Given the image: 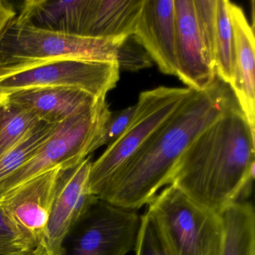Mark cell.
Returning a JSON list of instances; mask_svg holds the SVG:
<instances>
[{"label": "cell", "instance_id": "484cf974", "mask_svg": "<svg viewBox=\"0 0 255 255\" xmlns=\"http://www.w3.org/2000/svg\"><path fill=\"white\" fill-rule=\"evenodd\" d=\"M16 15L17 12L10 2L0 0V41L5 27Z\"/></svg>", "mask_w": 255, "mask_h": 255}, {"label": "cell", "instance_id": "ac0fdd59", "mask_svg": "<svg viewBox=\"0 0 255 255\" xmlns=\"http://www.w3.org/2000/svg\"><path fill=\"white\" fill-rule=\"evenodd\" d=\"M41 121L34 113L6 101L0 102V156L18 143Z\"/></svg>", "mask_w": 255, "mask_h": 255}, {"label": "cell", "instance_id": "e0dca14e", "mask_svg": "<svg viewBox=\"0 0 255 255\" xmlns=\"http://www.w3.org/2000/svg\"><path fill=\"white\" fill-rule=\"evenodd\" d=\"M220 245L217 255H255V212L249 201L233 203L220 213Z\"/></svg>", "mask_w": 255, "mask_h": 255}, {"label": "cell", "instance_id": "d4e9b609", "mask_svg": "<svg viewBox=\"0 0 255 255\" xmlns=\"http://www.w3.org/2000/svg\"><path fill=\"white\" fill-rule=\"evenodd\" d=\"M32 249L11 219L0 210V255Z\"/></svg>", "mask_w": 255, "mask_h": 255}, {"label": "cell", "instance_id": "603a6c76", "mask_svg": "<svg viewBox=\"0 0 255 255\" xmlns=\"http://www.w3.org/2000/svg\"><path fill=\"white\" fill-rule=\"evenodd\" d=\"M136 106L128 107L121 111L111 113L110 118L95 137L91 146V153L104 145L108 146L116 141L126 130L135 115Z\"/></svg>", "mask_w": 255, "mask_h": 255}, {"label": "cell", "instance_id": "ba28073f", "mask_svg": "<svg viewBox=\"0 0 255 255\" xmlns=\"http://www.w3.org/2000/svg\"><path fill=\"white\" fill-rule=\"evenodd\" d=\"M141 216L98 199L77 222L62 255H127L134 250Z\"/></svg>", "mask_w": 255, "mask_h": 255}, {"label": "cell", "instance_id": "6da1fadb", "mask_svg": "<svg viewBox=\"0 0 255 255\" xmlns=\"http://www.w3.org/2000/svg\"><path fill=\"white\" fill-rule=\"evenodd\" d=\"M239 107L229 85L219 78L192 93L120 167L99 199L137 210L156 196L170 179L192 141L224 115Z\"/></svg>", "mask_w": 255, "mask_h": 255}, {"label": "cell", "instance_id": "52a82bcc", "mask_svg": "<svg viewBox=\"0 0 255 255\" xmlns=\"http://www.w3.org/2000/svg\"><path fill=\"white\" fill-rule=\"evenodd\" d=\"M120 77L119 65L81 59H58L29 65L0 77V101L10 94L37 88L80 89L106 99Z\"/></svg>", "mask_w": 255, "mask_h": 255}, {"label": "cell", "instance_id": "4fadbf2b", "mask_svg": "<svg viewBox=\"0 0 255 255\" xmlns=\"http://www.w3.org/2000/svg\"><path fill=\"white\" fill-rule=\"evenodd\" d=\"M234 35V65L230 84L251 129L255 130V32L243 10L228 2Z\"/></svg>", "mask_w": 255, "mask_h": 255}, {"label": "cell", "instance_id": "2e32d148", "mask_svg": "<svg viewBox=\"0 0 255 255\" xmlns=\"http://www.w3.org/2000/svg\"><path fill=\"white\" fill-rule=\"evenodd\" d=\"M144 0H91L84 36L126 39L133 35Z\"/></svg>", "mask_w": 255, "mask_h": 255}, {"label": "cell", "instance_id": "5bb4252c", "mask_svg": "<svg viewBox=\"0 0 255 255\" xmlns=\"http://www.w3.org/2000/svg\"><path fill=\"white\" fill-rule=\"evenodd\" d=\"M100 101L80 89L53 87L18 91L10 94L0 102L6 101L26 109L41 122L59 124L93 108Z\"/></svg>", "mask_w": 255, "mask_h": 255}, {"label": "cell", "instance_id": "7a4b0ae2", "mask_svg": "<svg viewBox=\"0 0 255 255\" xmlns=\"http://www.w3.org/2000/svg\"><path fill=\"white\" fill-rule=\"evenodd\" d=\"M255 132L240 107L230 110L186 147L169 184L219 214L249 194L255 179Z\"/></svg>", "mask_w": 255, "mask_h": 255}, {"label": "cell", "instance_id": "d6986e66", "mask_svg": "<svg viewBox=\"0 0 255 255\" xmlns=\"http://www.w3.org/2000/svg\"><path fill=\"white\" fill-rule=\"evenodd\" d=\"M228 0H217L216 5V77L231 84L234 65V35L228 11Z\"/></svg>", "mask_w": 255, "mask_h": 255}, {"label": "cell", "instance_id": "4316f807", "mask_svg": "<svg viewBox=\"0 0 255 255\" xmlns=\"http://www.w3.org/2000/svg\"><path fill=\"white\" fill-rule=\"evenodd\" d=\"M7 255H35L34 253L33 249H26V250H22L20 252H14V253L9 254Z\"/></svg>", "mask_w": 255, "mask_h": 255}, {"label": "cell", "instance_id": "9c48e42d", "mask_svg": "<svg viewBox=\"0 0 255 255\" xmlns=\"http://www.w3.org/2000/svg\"><path fill=\"white\" fill-rule=\"evenodd\" d=\"M92 163L89 156L77 166L61 173L47 231L34 250L35 255H62L71 230L99 199L89 186Z\"/></svg>", "mask_w": 255, "mask_h": 255}, {"label": "cell", "instance_id": "8992f818", "mask_svg": "<svg viewBox=\"0 0 255 255\" xmlns=\"http://www.w3.org/2000/svg\"><path fill=\"white\" fill-rule=\"evenodd\" d=\"M193 92L189 88L159 86L140 94L130 125L92 162L89 186L97 198L120 167L167 120Z\"/></svg>", "mask_w": 255, "mask_h": 255}, {"label": "cell", "instance_id": "30bf717a", "mask_svg": "<svg viewBox=\"0 0 255 255\" xmlns=\"http://www.w3.org/2000/svg\"><path fill=\"white\" fill-rule=\"evenodd\" d=\"M62 171L61 167L51 168L0 198V210L11 219L33 250L45 235Z\"/></svg>", "mask_w": 255, "mask_h": 255}, {"label": "cell", "instance_id": "ffe728a7", "mask_svg": "<svg viewBox=\"0 0 255 255\" xmlns=\"http://www.w3.org/2000/svg\"><path fill=\"white\" fill-rule=\"evenodd\" d=\"M59 124L41 122L18 143L0 156V181L30 159L54 132Z\"/></svg>", "mask_w": 255, "mask_h": 255}, {"label": "cell", "instance_id": "5b68a950", "mask_svg": "<svg viewBox=\"0 0 255 255\" xmlns=\"http://www.w3.org/2000/svg\"><path fill=\"white\" fill-rule=\"evenodd\" d=\"M111 113L106 99L101 100L93 108L59 123L30 159L0 181V198L51 168L68 170L77 166L91 154L92 142Z\"/></svg>", "mask_w": 255, "mask_h": 255}, {"label": "cell", "instance_id": "3957f363", "mask_svg": "<svg viewBox=\"0 0 255 255\" xmlns=\"http://www.w3.org/2000/svg\"><path fill=\"white\" fill-rule=\"evenodd\" d=\"M125 40L58 33L19 23L14 18L0 41V77L58 59L118 64L119 47Z\"/></svg>", "mask_w": 255, "mask_h": 255}, {"label": "cell", "instance_id": "7402d4cb", "mask_svg": "<svg viewBox=\"0 0 255 255\" xmlns=\"http://www.w3.org/2000/svg\"><path fill=\"white\" fill-rule=\"evenodd\" d=\"M135 255H171L148 213L141 216Z\"/></svg>", "mask_w": 255, "mask_h": 255}, {"label": "cell", "instance_id": "44dd1931", "mask_svg": "<svg viewBox=\"0 0 255 255\" xmlns=\"http://www.w3.org/2000/svg\"><path fill=\"white\" fill-rule=\"evenodd\" d=\"M195 17L206 59L216 73V5L217 0H193Z\"/></svg>", "mask_w": 255, "mask_h": 255}, {"label": "cell", "instance_id": "8fae6325", "mask_svg": "<svg viewBox=\"0 0 255 255\" xmlns=\"http://www.w3.org/2000/svg\"><path fill=\"white\" fill-rule=\"evenodd\" d=\"M133 37L161 72L177 77L174 0H144Z\"/></svg>", "mask_w": 255, "mask_h": 255}, {"label": "cell", "instance_id": "277c9868", "mask_svg": "<svg viewBox=\"0 0 255 255\" xmlns=\"http://www.w3.org/2000/svg\"><path fill=\"white\" fill-rule=\"evenodd\" d=\"M153 220L171 255H217L220 216L191 199L172 184L148 203Z\"/></svg>", "mask_w": 255, "mask_h": 255}, {"label": "cell", "instance_id": "9a60e30c", "mask_svg": "<svg viewBox=\"0 0 255 255\" xmlns=\"http://www.w3.org/2000/svg\"><path fill=\"white\" fill-rule=\"evenodd\" d=\"M91 0H27L14 20L38 29L84 36Z\"/></svg>", "mask_w": 255, "mask_h": 255}, {"label": "cell", "instance_id": "7c38bea8", "mask_svg": "<svg viewBox=\"0 0 255 255\" xmlns=\"http://www.w3.org/2000/svg\"><path fill=\"white\" fill-rule=\"evenodd\" d=\"M177 77L189 89L201 92L216 81L206 59L193 0H174Z\"/></svg>", "mask_w": 255, "mask_h": 255}, {"label": "cell", "instance_id": "cb8c5ba5", "mask_svg": "<svg viewBox=\"0 0 255 255\" xmlns=\"http://www.w3.org/2000/svg\"><path fill=\"white\" fill-rule=\"evenodd\" d=\"M151 61L145 50L135 41L133 35L126 38L119 47L117 62L120 71H139L150 67Z\"/></svg>", "mask_w": 255, "mask_h": 255}]
</instances>
